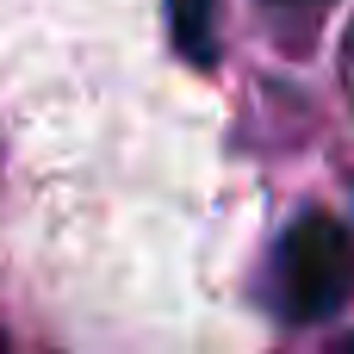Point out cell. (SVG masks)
<instances>
[{"instance_id":"obj_1","label":"cell","mask_w":354,"mask_h":354,"mask_svg":"<svg viewBox=\"0 0 354 354\" xmlns=\"http://www.w3.org/2000/svg\"><path fill=\"white\" fill-rule=\"evenodd\" d=\"M348 292H354V236L324 212L299 218L280 243V305H286V317L324 324L348 305Z\"/></svg>"},{"instance_id":"obj_2","label":"cell","mask_w":354,"mask_h":354,"mask_svg":"<svg viewBox=\"0 0 354 354\" xmlns=\"http://www.w3.org/2000/svg\"><path fill=\"white\" fill-rule=\"evenodd\" d=\"M168 19H174V44L187 62H212L218 56V0H168Z\"/></svg>"},{"instance_id":"obj_3","label":"cell","mask_w":354,"mask_h":354,"mask_svg":"<svg viewBox=\"0 0 354 354\" xmlns=\"http://www.w3.org/2000/svg\"><path fill=\"white\" fill-rule=\"evenodd\" d=\"M286 6H317V0H286Z\"/></svg>"}]
</instances>
